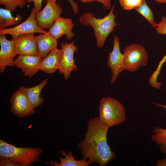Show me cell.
Returning <instances> with one entry per match:
<instances>
[{
	"instance_id": "1",
	"label": "cell",
	"mask_w": 166,
	"mask_h": 166,
	"mask_svg": "<svg viewBox=\"0 0 166 166\" xmlns=\"http://www.w3.org/2000/svg\"><path fill=\"white\" fill-rule=\"evenodd\" d=\"M110 127L98 117L90 118L87 125L84 139L78 144V148L83 158L91 164L105 166L115 159V152L107 141V135Z\"/></svg>"
},
{
	"instance_id": "2",
	"label": "cell",
	"mask_w": 166,
	"mask_h": 166,
	"mask_svg": "<svg viewBox=\"0 0 166 166\" xmlns=\"http://www.w3.org/2000/svg\"><path fill=\"white\" fill-rule=\"evenodd\" d=\"M114 7V5L109 14L102 18H95L90 12L83 14L79 18V22L81 24L93 27L98 48L104 46L107 37L114 30V27L120 24L115 22L117 14H113Z\"/></svg>"
},
{
	"instance_id": "3",
	"label": "cell",
	"mask_w": 166,
	"mask_h": 166,
	"mask_svg": "<svg viewBox=\"0 0 166 166\" xmlns=\"http://www.w3.org/2000/svg\"><path fill=\"white\" fill-rule=\"evenodd\" d=\"M42 152L38 147H17L0 140V157L8 158L19 166H32L33 163L41 160Z\"/></svg>"
},
{
	"instance_id": "4",
	"label": "cell",
	"mask_w": 166,
	"mask_h": 166,
	"mask_svg": "<svg viewBox=\"0 0 166 166\" xmlns=\"http://www.w3.org/2000/svg\"><path fill=\"white\" fill-rule=\"evenodd\" d=\"M99 113L100 120L110 127L123 123L126 120L124 106L118 100L112 97L101 99Z\"/></svg>"
},
{
	"instance_id": "5",
	"label": "cell",
	"mask_w": 166,
	"mask_h": 166,
	"mask_svg": "<svg viewBox=\"0 0 166 166\" xmlns=\"http://www.w3.org/2000/svg\"><path fill=\"white\" fill-rule=\"evenodd\" d=\"M124 70L134 72L146 66L148 61L147 51L142 45L137 44L126 46L123 51Z\"/></svg>"
},
{
	"instance_id": "6",
	"label": "cell",
	"mask_w": 166,
	"mask_h": 166,
	"mask_svg": "<svg viewBox=\"0 0 166 166\" xmlns=\"http://www.w3.org/2000/svg\"><path fill=\"white\" fill-rule=\"evenodd\" d=\"M35 11L34 7L27 18L20 24L10 28L0 29V35L9 34L11 40H15L20 36L26 34L39 33L42 34L48 32L41 29L35 19Z\"/></svg>"
},
{
	"instance_id": "7",
	"label": "cell",
	"mask_w": 166,
	"mask_h": 166,
	"mask_svg": "<svg viewBox=\"0 0 166 166\" xmlns=\"http://www.w3.org/2000/svg\"><path fill=\"white\" fill-rule=\"evenodd\" d=\"M62 50V55L60 64L58 69L59 73L62 74L65 80L68 79L72 71L77 70V66L74 59V54L77 52V46L74 44V42L67 43L65 41L60 44Z\"/></svg>"
},
{
	"instance_id": "8",
	"label": "cell",
	"mask_w": 166,
	"mask_h": 166,
	"mask_svg": "<svg viewBox=\"0 0 166 166\" xmlns=\"http://www.w3.org/2000/svg\"><path fill=\"white\" fill-rule=\"evenodd\" d=\"M63 12V9L58 4L48 1L44 8L35 13L36 22L42 30L49 28Z\"/></svg>"
},
{
	"instance_id": "9",
	"label": "cell",
	"mask_w": 166,
	"mask_h": 166,
	"mask_svg": "<svg viewBox=\"0 0 166 166\" xmlns=\"http://www.w3.org/2000/svg\"><path fill=\"white\" fill-rule=\"evenodd\" d=\"M10 102V111L18 117L24 118L35 112L26 93L19 89L12 95Z\"/></svg>"
},
{
	"instance_id": "10",
	"label": "cell",
	"mask_w": 166,
	"mask_h": 166,
	"mask_svg": "<svg viewBox=\"0 0 166 166\" xmlns=\"http://www.w3.org/2000/svg\"><path fill=\"white\" fill-rule=\"evenodd\" d=\"M108 55L107 65L112 72L110 82L113 84L120 73L124 70L123 55L120 50L119 39L117 36L113 37V49Z\"/></svg>"
},
{
	"instance_id": "11",
	"label": "cell",
	"mask_w": 166,
	"mask_h": 166,
	"mask_svg": "<svg viewBox=\"0 0 166 166\" xmlns=\"http://www.w3.org/2000/svg\"><path fill=\"white\" fill-rule=\"evenodd\" d=\"M0 73L6 70L7 66H15L14 58L17 54L15 52V41L6 38L5 34L0 35Z\"/></svg>"
},
{
	"instance_id": "12",
	"label": "cell",
	"mask_w": 166,
	"mask_h": 166,
	"mask_svg": "<svg viewBox=\"0 0 166 166\" xmlns=\"http://www.w3.org/2000/svg\"><path fill=\"white\" fill-rule=\"evenodd\" d=\"M42 59L39 55H18L15 59L14 65L21 69L24 76L31 77L40 70Z\"/></svg>"
},
{
	"instance_id": "13",
	"label": "cell",
	"mask_w": 166,
	"mask_h": 166,
	"mask_svg": "<svg viewBox=\"0 0 166 166\" xmlns=\"http://www.w3.org/2000/svg\"><path fill=\"white\" fill-rule=\"evenodd\" d=\"M34 33L22 35L15 41V52L18 55H38Z\"/></svg>"
},
{
	"instance_id": "14",
	"label": "cell",
	"mask_w": 166,
	"mask_h": 166,
	"mask_svg": "<svg viewBox=\"0 0 166 166\" xmlns=\"http://www.w3.org/2000/svg\"><path fill=\"white\" fill-rule=\"evenodd\" d=\"M73 26L74 24L71 19L60 17L49 29L48 32L57 39L64 35H66V39H70L74 36V34L72 32Z\"/></svg>"
},
{
	"instance_id": "15",
	"label": "cell",
	"mask_w": 166,
	"mask_h": 166,
	"mask_svg": "<svg viewBox=\"0 0 166 166\" xmlns=\"http://www.w3.org/2000/svg\"><path fill=\"white\" fill-rule=\"evenodd\" d=\"M62 53L61 49L57 48L50 52L42 58L39 65V69L47 74L53 73L58 70Z\"/></svg>"
},
{
	"instance_id": "16",
	"label": "cell",
	"mask_w": 166,
	"mask_h": 166,
	"mask_svg": "<svg viewBox=\"0 0 166 166\" xmlns=\"http://www.w3.org/2000/svg\"><path fill=\"white\" fill-rule=\"evenodd\" d=\"M38 49V55L45 57L50 52L57 49V39L48 31L46 33L34 36Z\"/></svg>"
},
{
	"instance_id": "17",
	"label": "cell",
	"mask_w": 166,
	"mask_h": 166,
	"mask_svg": "<svg viewBox=\"0 0 166 166\" xmlns=\"http://www.w3.org/2000/svg\"><path fill=\"white\" fill-rule=\"evenodd\" d=\"M48 81L45 78L38 85L26 88L24 86L20 87L18 89L23 91L26 94L33 108L35 109L41 105L44 102V98L40 97L41 92Z\"/></svg>"
},
{
	"instance_id": "18",
	"label": "cell",
	"mask_w": 166,
	"mask_h": 166,
	"mask_svg": "<svg viewBox=\"0 0 166 166\" xmlns=\"http://www.w3.org/2000/svg\"><path fill=\"white\" fill-rule=\"evenodd\" d=\"M60 153L64 156V158L60 157V163L55 160L50 161L48 162L51 165L55 166H88L91 164L86 159L83 158L80 160H77L76 157L73 156L71 151H69L68 154L62 151Z\"/></svg>"
},
{
	"instance_id": "19",
	"label": "cell",
	"mask_w": 166,
	"mask_h": 166,
	"mask_svg": "<svg viewBox=\"0 0 166 166\" xmlns=\"http://www.w3.org/2000/svg\"><path fill=\"white\" fill-rule=\"evenodd\" d=\"M154 104L166 109V105ZM152 132V134L151 136L152 141L159 146L160 152L166 156V128L155 127Z\"/></svg>"
},
{
	"instance_id": "20",
	"label": "cell",
	"mask_w": 166,
	"mask_h": 166,
	"mask_svg": "<svg viewBox=\"0 0 166 166\" xmlns=\"http://www.w3.org/2000/svg\"><path fill=\"white\" fill-rule=\"evenodd\" d=\"M22 19L21 17L19 15L16 17H13L9 10L0 8V29H6L8 27L17 25Z\"/></svg>"
},
{
	"instance_id": "21",
	"label": "cell",
	"mask_w": 166,
	"mask_h": 166,
	"mask_svg": "<svg viewBox=\"0 0 166 166\" xmlns=\"http://www.w3.org/2000/svg\"><path fill=\"white\" fill-rule=\"evenodd\" d=\"M135 10L145 17L152 27L155 28L157 23L155 22L153 12L147 5L145 0H143L141 4Z\"/></svg>"
},
{
	"instance_id": "22",
	"label": "cell",
	"mask_w": 166,
	"mask_h": 166,
	"mask_svg": "<svg viewBox=\"0 0 166 166\" xmlns=\"http://www.w3.org/2000/svg\"><path fill=\"white\" fill-rule=\"evenodd\" d=\"M26 4V0H0V4L3 5L5 9L11 12L14 11L17 7H24Z\"/></svg>"
},
{
	"instance_id": "23",
	"label": "cell",
	"mask_w": 166,
	"mask_h": 166,
	"mask_svg": "<svg viewBox=\"0 0 166 166\" xmlns=\"http://www.w3.org/2000/svg\"><path fill=\"white\" fill-rule=\"evenodd\" d=\"M120 5L124 10H130L135 9L141 4L143 0H119Z\"/></svg>"
},
{
	"instance_id": "24",
	"label": "cell",
	"mask_w": 166,
	"mask_h": 166,
	"mask_svg": "<svg viewBox=\"0 0 166 166\" xmlns=\"http://www.w3.org/2000/svg\"><path fill=\"white\" fill-rule=\"evenodd\" d=\"M155 28L158 34L166 35V17L163 16L161 17L160 21L157 23ZM163 58L166 59V55Z\"/></svg>"
},
{
	"instance_id": "25",
	"label": "cell",
	"mask_w": 166,
	"mask_h": 166,
	"mask_svg": "<svg viewBox=\"0 0 166 166\" xmlns=\"http://www.w3.org/2000/svg\"><path fill=\"white\" fill-rule=\"evenodd\" d=\"M83 3H91L94 1L98 2L101 3L107 9L111 8V1L112 0H79Z\"/></svg>"
},
{
	"instance_id": "26",
	"label": "cell",
	"mask_w": 166,
	"mask_h": 166,
	"mask_svg": "<svg viewBox=\"0 0 166 166\" xmlns=\"http://www.w3.org/2000/svg\"><path fill=\"white\" fill-rule=\"evenodd\" d=\"M29 3L33 2L36 13L42 9V2L43 0H26Z\"/></svg>"
},
{
	"instance_id": "27",
	"label": "cell",
	"mask_w": 166,
	"mask_h": 166,
	"mask_svg": "<svg viewBox=\"0 0 166 166\" xmlns=\"http://www.w3.org/2000/svg\"><path fill=\"white\" fill-rule=\"evenodd\" d=\"M0 166H19L18 164L13 163L7 158L0 157Z\"/></svg>"
},
{
	"instance_id": "28",
	"label": "cell",
	"mask_w": 166,
	"mask_h": 166,
	"mask_svg": "<svg viewBox=\"0 0 166 166\" xmlns=\"http://www.w3.org/2000/svg\"><path fill=\"white\" fill-rule=\"evenodd\" d=\"M57 0H43L45 2H47L48 1H51L54 3H56ZM71 4L73 12L74 14H77L78 11V6L77 3L72 0H68Z\"/></svg>"
},
{
	"instance_id": "29",
	"label": "cell",
	"mask_w": 166,
	"mask_h": 166,
	"mask_svg": "<svg viewBox=\"0 0 166 166\" xmlns=\"http://www.w3.org/2000/svg\"><path fill=\"white\" fill-rule=\"evenodd\" d=\"M156 166H166V157L163 159L158 160L156 163Z\"/></svg>"
},
{
	"instance_id": "30",
	"label": "cell",
	"mask_w": 166,
	"mask_h": 166,
	"mask_svg": "<svg viewBox=\"0 0 166 166\" xmlns=\"http://www.w3.org/2000/svg\"><path fill=\"white\" fill-rule=\"evenodd\" d=\"M160 3H166V0H154Z\"/></svg>"
},
{
	"instance_id": "31",
	"label": "cell",
	"mask_w": 166,
	"mask_h": 166,
	"mask_svg": "<svg viewBox=\"0 0 166 166\" xmlns=\"http://www.w3.org/2000/svg\"><path fill=\"white\" fill-rule=\"evenodd\" d=\"M166 61V58L165 60V61Z\"/></svg>"
}]
</instances>
